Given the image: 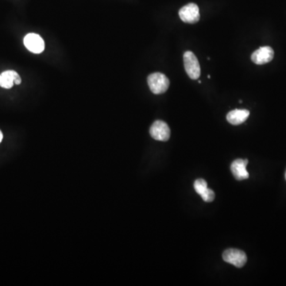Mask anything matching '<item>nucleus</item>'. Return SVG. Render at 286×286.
<instances>
[{"mask_svg":"<svg viewBox=\"0 0 286 286\" xmlns=\"http://www.w3.org/2000/svg\"><path fill=\"white\" fill-rule=\"evenodd\" d=\"M247 164H248L247 159H237L233 161L231 165V170L236 180L243 181L249 178V173L247 170Z\"/></svg>","mask_w":286,"mask_h":286,"instance_id":"9","label":"nucleus"},{"mask_svg":"<svg viewBox=\"0 0 286 286\" xmlns=\"http://www.w3.org/2000/svg\"><path fill=\"white\" fill-rule=\"evenodd\" d=\"M3 140V133L2 131H0V142L2 141Z\"/></svg>","mask_w":286,"mask_h":286,"instance_id":"12","label":"nucleus"},{"mask_svg":"<svg viewBox=\"0 0 286 286\" xmlns=\"http://www.w3.org/2000/svg\"><path fill=\"white\" fill-rule=\"evenodd\" d=\"M21 79L17 72L14 70H7L0 74V87L9 89L14 84H21Z\"/></svg>","mask_w":286,"mask_h":286,"instance_id":"8","label":"nucleus"},{"mask_svg":"<svg viewBox=\"0 0 286 286\" xmlns=\"http://www.w3.org/2000/svg\"><path fill=\"white\" fill-rule=\"evenodd\" d=\"M194 188L205 202H212L214 199V192L207 188V184L204 179H198L194 182Z\"/></svg>","mask_w":286,"mask_h":286,"instance_id":"10","label":"nucleus"},{"mask_svg":"<svg viewBox=\"0 0 286 286\" xmlns=\"http://www.w3.org/2000/svg\"><path fill=\"white\" fill-rule=\"evenodd\" d=\"M150 135L157 141H166L170 139V129L166 123L157 120L152 124L150 130Z\"/></svg>","mask_w":286,"mask_h":286,"instance_id":"4","label":"nucleus"},{"mask_svg":"<svg viewBox=\"0 0 286 286\" xmlns=\"http://www.w3.org/2000/svg\"><path fill=\"white\" fill-rule=\"evenodd\" d=\"M250 111L246 109H235L227 114V120L232 125H240L248 118Z\"/></svg>","mask_w":286,"mask_h":286,"instance_id":"11","label":"nucleus"},{"mask_svg":"<svg viewBox=\"0 0 286 286\" xmlns=\"http://www.w3.org/2000/svg\"><path fill=\"white\" fill-rule=\"evenodd\" d=\"M23 41L26 48L34 54H41L45 50V41L38 34H28L26 35Z\"/></svg>","mask_w":286,"mask_h":286,"instance_id":"6","label":"nucleus"},{"mask_svg":"<svg viewBox=\"0 0 286 286\" xmlns=\"http://www.w3.org/2000/svg\"><path fill=\"white\" fill-rule=\"evenodd\" d=\"M179 16L186 23H197L200 20V11L197 4H188L179 11Z\"/></svg>","mask_w":286,"mask_h":286,"instance_id":"5","label":"nucleus"},{"mask_svg":"<svg viewBox=\"0 0 286 286\" xmlns=\"http://www.w3.org/2000/svg\"><path fill=\"white\" fill-rule=\"evenodd\" d=\"M274 50L270 46H263L256 50L251 55V60L256 64H265L274 58Z\"/></svg>","mask_w":286,"mask_h":286,"instance_id":"7","label":"nucleus"},{"mask_svg":"<svg viewBox=\"0 0 286 286\" xmlns=\"http://www.w3.org/2000/svg\"><path fill=\"white\" fill-rule=\"evenodd\" d=\"M285 179H286V172H285Z\"/></svg>","mask_w":286,"mask_h":286,"instance_id":"13","label":"nucleus"},{"mask_svg":"<svg viewBox=\"0 0 286 286\" xmlns=\"http://www.w3.org/2000/svg\"><path fill=\"white\" fill-rule=\"evenodd\" d=\"M184 64L186 73L193 80H197L200 76V66L197 57L191 51L184 54Z\"/></svg>","mask_w":286,"mask_h":286,"instance_id":"2","label":"nucleus"},{"mask_svg":"<svg viewBox=\"0 0 286 286\" xmlns=\"http://www.w3.org/2000/svg\"><path fill=\"white\" fill-rule=\"evenodd\" d=\"M150 91L154 94H162L168 90L170 87V80L164 74L154 73L150 74L147 78Z\"/></svg>","mask_w":286,"mask_h":286,"instance_id":"1","label":"nucleus"},{"mask_svg":"<svg viewBox=\"0 0 286 286\" xmlns=\"http://www.w3.org/2000/svg\"><path fill=\"white\" fill-rule=\"evenodd\" d=\"M223 259L229 264L233 265L238 268H242L247 263V257L243 250L227 249L223 253Z\"/></svg>","mask_w":286,"mask_h":286,"instance_id":"3","label":"nucleus"}]
</instances>
